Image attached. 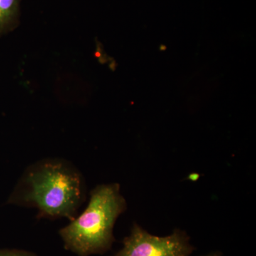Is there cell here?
<instances>
[{"label": "cell", "mask_w": 256, "mask_h": 256, "mask_svg": "<svg viewBox=\"0 0 256 256\" xmlns=\"http://www.w3.org/2000/svg\"><path fill=\"white\" fill-rule=\"evenodd\" d=\"M85 181L70 162L48 158L24 172L8 204L38 210V218L72 220L86 200Z\"/></svg>", "instance_id": "obj_1"}, {"label": "cell", "mask_w": 256, "mask_h": 256, "mask_svg": "<svg viewBox=\"0 0 256 256\" xmlns=\"http://www.w3.org/2000/svg\"><path fill=\"white\" fill-rule=\"evenodd\" d=\"M127 210V202L118 183L98 185L90 193L85 210L60 230L64 248L78 256L104 254L114 242L118 218Z\"/></svg>", "instance_id": "obj_2"}, {"label": "cell", "mask_w": 256, "mask_h": 256, "mask_svg": "<svg viewBox=\"0 0 256 256\" xmlns=\"http://www.w3.org/2000/svg\"><path fill=\"white\" fill-rule=\"evenodd\" d=\"M194 249L184 230L175 229L170 235L160 237L134 223L124 238V247L112 256H190Z\"/></svg>", "instance_id": "obj_3"}, {"label": "cell", "mask_w": 256, "mask_h": 256, "mask_svg": "<svg viewBox=\"0 0 256 256\" xmlns=\"http://www.w3.org/2000/svg\"><path fill=\"white\" fill-rule=\"evenodd\" d=\"M22 0H0V37L18 28L21 16Z\"/></svg>", "instance_id": "obj_4"}, {"label": "cell", "mask_w": 256, "mask_h": 256, "mask_svg": "<svg viewBox=\"0 0 256 256\" xmlns=\"http://www.w3.org/2000/svg\"><path fill=\"white\" fill-rule=\"evenodd\" d=\"M0 256H37L33 252L18 249H0Z\"/></svg>", "instance_id": "obj_5"}, {"label": "cell", "mask_w": 256, "mask_h": 256, "mask_svg": "<svg viewBox=\"0 0 256 256\" xmlns=\"http://www.w3.org/2000/svg\"><path fill=\"white\" fill-rule=\"evenodd\" d=\"M223 256L222 254L220 252H212L210 254H207L206 256Z\"/></svg>", "instance_id": "obj_6"}]
</instances>
